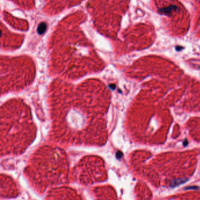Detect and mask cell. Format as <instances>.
Listing matches in <instances>:
<instances>
[{
	"label": "cell",
	"instance_id": "6da1fadb",
	"mask_svg": "<svg viewBox=\"0 0 200 200\" xmlns=\"http://www.w3.org/2000/svg\"><path fill=\"white\" fill-rule=\"evenodd\" d=\"M46 29V25L45 22L41 23L38 27V32L39 34L43 33Z\"/></svg>",
	"mask_w": 200,
	"mask_h": 200
},
{
	"label": "cell",
	"instance_id": "7a4b0ae2",
	"mask_svg": "<svg viewBox=\"0 0 200 200\" xmlns=\"http://www.w3.org/2000/svg\"><path fill=\"white\" fill-rule=\"evenodd\" d=\"M186 181V179H179V180H174L172 182L171 184V186L172 187H175V186H178L179 185H180V184H183L184 182Z\"/></svg>",
	"mask_w": 200,
	"mask_h": 200
},
{
	"label": "cell",
	"instance_id": "3957f363",
	"mask_svg": "<svg viewBox=\"0 0 200 200\" xmlns=\"http://www.w3.org/2000/svg\"><path fill=\"white\" fill-rule=\"evenodd\" d=\"M123 156V154H122V153L120 152V151H118V152H117V153H116V157L117 159H120L122 158Z\"/></svg>",
	"mask_w": 200,
	"mask_h": 200
}]
</instances>
